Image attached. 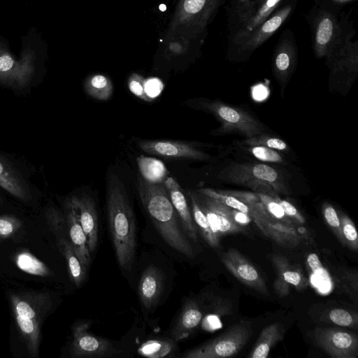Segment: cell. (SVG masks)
Here are the masks:
<instances>
[{
    "label": "cell",
    "instance_id": "74e56055",
    "mask_svg": "<svg viewBox=\"0 0 358 358\" xmlns=\"http://www.w3.org/2000/svg\"><path fill=\"white\" fill-rule=\"evenodd\" d=\"M22 224V221L13 215H0V237L2 239L11 237L21 229Z\"/></svg>",
    "mask_w": 358,
    "mask_h": 358
},
{
    "label": "cell",
    "instance_id": "83f0119b",
    "mask_svg": "<svg viewBox=\"0 0 358 358\" xmlns=\"http://www.w3.org/2000/svg\"><path fill=\"white\" fill-rule=\"evenodd\" d=\"M284 336V329L281 323L273 322L264 328L257 340L249 358H266L271 350Z\"/></svg>",
    "mask_w": 358,
    "mask_h": 358
},
{
    "label": "cell",
    "instance_id": "ac0fdd59",
    "mask_svg": "<svg viewBox=\"0 0 358 358\" xmlns=\"http://www.w3.org/2000/svg\"><path fill=\"white\" fill-rule=\"evenodd\" d=\"M297 63V48L291 34L284 31L273 55V74L281 85H286Z\"/></svg>",
    "mask_w": 358,
    "mask_h": 358
},
{
    "label": "cell",
    "instance_id": "4316f807",
    "mask_svg": "<svg viewBox=\"0 0 358 358\" xmlns=\"http://www.w3.org/2000/svg\"><path fill=\"white\" fill-rule=\"evenodd\" d=\"M57 245L66 260L70 280L74 285L80 287L85 281L87 268L81 262L66 237L57 236Z\"/></svg>",
    "mask_w": 358,
    "mask_h": 358
},
{
    "label": "cell",
    "instance_id": "6da1fadb",
    "mask_svg": "<svg viewBox=\"0 0 358 358\" xmlns=\"http://www.w3.org/2000/svg\"><path fill=\"white\" fill-rule=\"evenodd\" d=\"M108 227L120 266L130 270L136 249V227L127 192L118 176L110 173L106 182Z\"/></svg>",
    "mask_w": 358,
    "mask_h": 358
},
{
    "label": "cell",
    "instance_id": "bcb514c9",
    "mask_svg": "<svg viewBox=\"0 0 358 358\" xmlns=\"http://www.w3.org/2000/svg\"><path fill=\"white\" fill-rule=\"evenodd\" d=\"M231 212L234 221L241 227L248 225L252 221L250 215L245 213L233 208H231Z\"/></svg>",
    "mask_w": 358,
    "mask_h": 358
},
{
    "label": "cell",
    "instance_id": "3957f363",
    "mask_svg": "<svg viewBox=\"0 0 358 358\" xmlns=\"http://www.w3.org/2000/svg\"><path fill=\"white\" fill-rule=\"evenodd\" d=\"M186 106L212 114L221 124L212 131L215 135L238 134L246 138L264 133L265 126L255 117L242 108L218 100L205 98L188 99Z\"/></svg>",
    "mask_w": 358,
    "mask_h": 358
},
{
    "label": "cell",
    "instance_id": "603a6c76",
    "mask_svg": "<svg viewBox=\"0 0 358 358\" xmlns=\"http://www.w3.org/2000/svg\"><path fill=\"white\" fill-rule=\"evenodd\" d=\"M164 287V274L160 268L150 265L142 273L138 288L141 304L146 309L155 307L159 303Z\"/></svg>",
    "mask_w": 358,
    "mask_h": 358
},
{
    "label": "cell",
    "instance_id": "8d00e7d4",
    "mask_svg": "<svg viewBox=\"0 0 358 358\" xmlns=\"http://www.w3.org/2000/svg\"><path fill=\"white\" fill-rule=\"evenodd\" d=\"M329 320L334 324L345 327H357V316L343 308H334L328 313Z\"/></svg>",
    "mask_w": 358,
    "mask_h": 358
},
{
    "label": "cell",
    "instance_id": "b9f144b4",
    "mask_svg": "<svg viewBox=\"0 0 358 358\" xmlns=\"http://www.w3.org/2000/svg\"><path fill=\"white\" fill-rule=\"evenodd\" d=\"M273 197L282 206L287 216L291 219L296 225L305 224V217L293 204L286 200L281 199L279 196Z\"/></svg>",
    "mask_w": 358,
    "mask_h": 358
},
{
    "label": "cell",
    "instance_id": "44dd1931",
    "mask_svg": "<svg viewBox=\"0 0 358 358\" xmlns=\"http://www.w3.org/2000/svg\"><path fill=\"white\" fill-rule=\"evenodd\" d=\"M271 259L278 274L273 288L279 296H287L289 292L290 285L297 290H302L308 287V280L301 269L292 266L285 257L273 255Z\"/></svg>",
    "mask_w": 358,
    "mask_h": 358
},
{
    "label": "cell",
    "instance_id": "e0dca14e",
    "mask_svg": "<svg viewBox=\"0 0 358 358\" xmlns=\"http://www.w3.org/2000/svg\"><path fill=\"white\" fill-rule=\"evenodd\" d=\"M352 31L343 36L338 43L326 57L327 64L332 73H338L346 71L352 78L358 71V43L353 38Z\"/></svg>",
    "mask_w": 358,
    "mask_h": 358
},
{
    "label": "cell",
    "instance_id": "681fc988",
    "mask_svg": "<svg viewBox=\"0 0 358 358\" xmlns=\"http://www.w3.org/2000/svg\"><path fill=\"white\" fill-rule=\"evenodd\" d=\"M250 0H234V2L236 3V6L243 3L245 2H247Z\"/></svg>",
    "mask_w": 358,
    "mask_h": 358
},
{
    "label": "cell",
    "instance_id": "7dc6e473",
    "mask_svg": "<svg viewBox=\"0 0 358 358\" xmlns=\"http://www.w3.org/2000/svg\"><path fill=\"white\" fill-rule=\"evenodd\" d=\"M13 59L8 55H3L0 57V72L6 73L11 70L14 66Z\"/></svg>",
    "mask_w": 358,
    "mask_h": 358
},
{
    "label": "cell",
    "instance_id": "8fae6325",
    "mask_svg": "<svg viewBox=\"0 0 358 358\" xmlns=\"http://www.w3.org/2000/svg\"><path fill=\"white\" fill-rule=\"evenodd\" d=\"M138 146L145 152L169 159H191L208 160V155L198 148V144L192 142L175 140L136 141Z\"/></svg>",
    "mask_w": 358,
    "mask_h": 358
},
{
    "label": "cell",
    "instance_id": "4dcf8cb0",
    "mask_svg": "<svg viewBox=\"0 0 358 358\" xmlns=\"http://www.w3.org/2000/svg\"><path fill=\"white\" fill-rule=\"evenodd\" d=\"M137 163L142 178L150 183H162L168 177V170L160 160L141 155Z\"/></svg>",
    "mask_w": 358,
    "mask_h": 358
},
{
    "label": "cell",
    "instance_id": "d4e9b609",
    "mask_svg": "<svg viewBox=\"0 0 358 358\" xmlns=\"http://www.w3.org/2000/svg\"><path fill=\"white\" fill-rule=\"evenodd\" d=\"M265 229V236L282 247H296L304 239V236L294 226L271 219L266 220Z\"/></svg>",
    "mask_w": 358,
    "mask_h": 358
},
{
    "label": "cell",
    "instance_id": "d6986e66",
    "mask_svg": "<svg viewBox=\"0 0 358 358\" xmlns=\"http://www.w3.org/2000/svg\"><path fill=\"white\" fill-rule=\"evenodd\" d=\"M69 199L76 209L80 223L87 237L89 252L92 254L96 248L99 237V221L94 202L86 194L73 195Z\"/></svg>",
    "mask_w": 358,
    "mask_h": 358
},
{
    "label": "cell",
    "instance_id": "cb8c5ba5",
    "mask_svg": "<svg viewBox=\"0 0 358 358\" xmlns=\"http://www.w3.org/2000/svg\"><path fill=\"white\" fill-rule=\"evenodd\" d=\"M203 319L201 308L195 299H187L171 329V338L178 342L191 336Z\"/></svg>",
    "mask_w": 358,
    "mask_h": 358
},
{
    "label": "cell",
    "instance_id": "7402d4cb",
    "mask_svg": "<svg viewBox=\"0 0 358 358\" xmlns=\"http://www.w3.org/2000/svg\"><path fill=\"white\" fill-rule=\"evenodd\" d=\"M64 207L67 238L81 262L88 268L91 254L88 250L87 237L80 223L76 209L69 198L65 201Z\"/></svg>",
    "mask_w": 358,
    "mask_h": 358
},
{
    "label": "cell",
    "instance_id": "30bf717a",
    "mask_svg": "<svg viewBox=\"0 0 358 358\" xmlns=\"http://www.w3.org/2000/svg\"><path fill=\"white\" fill-rule=\"evenodd\" d=\"M193 192L200 208L209 222L213 232L219 240L223 236L243 231V227L234 221L230 207L196 190Z\"/></svg>",
    "mask_w": 358,
    "mask_h": 358
},
{
    "label": "cell",
    "instance_id": "e575fe53",
    "mask_svg": "<svg viewBox=\"0 0 358 358\" xmlns=\"http://www.w3.org/2000/svg\"><path fill=\"white\" fill-rule=\"evenodd\" d=\"M338 216L344 245L357 252L358 250V234L354 222L345 214L341 213Z\"/></svg>",
    "mask_w": 358,
    "mask_h": 358
},
{
    "label": "cell",
    "instance_id": "277c9868",
    "mask_svg": "<svg viewBox=\"0 0 358 358\" xmlns=\"http://www.w3.org/2000/svg\"><path fill=\"white\" fill-rule=\"evenodd\" d=\"M217 178L227 182L245 185L256 193L271 196L290 194L282 174L263 164H231L222 169Z\"/></svg>",
    "mask_w": 358,
    "mask_h": 358
},
{
    "label": "cell",
    "instance_id": "f6af8a7d",
    "mask_svg": "<svg viewBox=\"0 0 358 358\" xmlns=\"http://www.w3.org/2000/svg\"><path fill=\"white\" fill-rule=\"evenodd\" d=\"M307 264L314 274H317V275L320 274V278H328V275L324 271L322 263L316 254L311 253L308 255L307 257Z\"/></svg>",
    "mask_w": 358,
    "mask_h": 358
},
{
    "label": "cell",
    "instance_id": "d6a6232c",
    "mask_svg": "<svg viewBox=\"0 0 358 358\" xmlns=\"http://www.w3.org/2000/svg\"><path fill=\"white\" fill-rule=\"evenodd\" d=\"M15 262L21 270L29 274L43 277L51 275V271L46 265L29 252L18 253Z\"/></svg>",
    "mask_w": 358,
    "mask_h": 358
},
{
    "label": "cell",
    "instance_id": "9c48e42d",
    "mask_svg": "<svg viewBox=\"0 0 358 358\" xmlns=\"http://www.w3.org/2000/svg\"><path fill=\"white\" fill-rule=\"evenodd\" d=\"M315 343L333 358H357V336L337 328L317 327L314 329Z\"/></svg>",
    "mask_w": 358,
    "mask_h": 358
},
{
    "label": "cell",
    "instance_id": "ffe728a7",
    "mask_svg": "<svg viewBox=\"0 0 358 358\" xmlns=\"http://www.w3.org/2000/svg\"><path fill=\"white\" fill-rule=\"evenodd\" d=\"M163 183L168 191L185 234L189 239L197 243L198 231L193 220L189 204L182 187L172 177H167Z\"/></svg>",
    "mask_w": 358,
    "mask_h": 358
},
{
    "label": "cell",
    "instance_id": "d590c367",
    "mask_svg": "<svg viewBox=\"0 0 358 358\" xmlns=\"http://www.w3.org/2000/svg\"><path fill=\"white\" fill-rule=\"evenodd\" d=\"M261 202L264 205L269 215L274 220L289 225L295 226V223L285 214L282 206L273 196L267 194L257 193Z\"/></svg>",
    "mask_w": 358,
    "mask_h": 358
},
{
    "label": "cell",
    "instance_id": "5bb4252c",
    "mask_svg": "<svg viewBox=\"0 0 358 358\" xmlns=\"http://www.w3.org/2000/svg\"><path fill=\"white\" fill-rule=\"evenodd\" d=\"M291 4L278 8L266 20L240 37L234 39L240 49L245 52H253L267 41L288 18L292 11Z\"/></svg>",
    "mask_w": 358,
    "mask_h": 358
},
{
    "label": "cell",
    "instance_id": "f35d334b",
    "mask_svg": "<svg viewBox=\"0 0 358 358\" xmlns=\"http://www.w3.org/2000/svg\"><path fill=\"white\" fill-rule=\"evenodd\" d=\"M246 150L260 161L272 163H282L284 162L282 157L276 150L259 145L246 146Z\"/></svg>",
    "mask_w": 358,
    "mask_h": 358
},
{
    "label": "cell",
    "instance_id": "f907efd6",
    "mask_svg": "<svg viewBox=\"0 0 358 358\" xmlns=\"http://www.w3.org/2000/svg\"><path fill=\"white\" fill-rule=\"evenodd\" d=\"M335 2H337V3H346V2H349V1H353V0H332Z\"/></svg>",
    "mask_w": 358,
    "mask_h": 358
},
{
    "label": "cell",
    "instance_id": "52a82bcc",
    "mask_svg": "<svg viewBox=\"0 0 358 358\" xmlns=\"http://www.w3.org/2000/svg\"><path fill=\"white\" fill-rule=\"evenodd\" d=\"M92 322L78 320L71 327L72 341L69 348L73 358H109L119 356L122 350L108 339L89 332Z\"/></svg>",
    "mask_w": 358,
    "mask_h": 358
},
{
    "label": "cell",
    "instance_id": "816d5d0a",
    "mask_svg": "<svg viewBox=\"0 0 358 358\" xmlns=\"http://www.w3.org/2000/svg\"><path fill=\"white\" fill-rule=\"evenodd\" d=\"M2 238L0 237V243L1 242Z\"/></svg>",
    "mask_w": 358,
    "mask_h": 358
},
{
    "label": "cell",
    "instance_id": "7c38bea8",
    "mask_svg": "<svg viewBox=\"0 0 358 358\" xmlns=\"http://www.w3.org/2000/svg\"><path fill=\"white\" fill-rule=\"evenodd\" d=\"M343 36L342 27L336 17L322 10L316 16L313 31V45L318 58L327 57Z\"/></svg>",
    "mask_w": 358,
    "mask_h": 358
},
{
    "label": "cell",
    "instance_id": "f1b7e54d",
    "mask_svg": "<svg viewBox=\"0 0 358 358\" xmlns=\"http://www.w3.org/2000/svg\"><path fill=\"white\" fill-rule=\"evenodd\" d=\"M189 206L192 211L193 220L198 233L201 234L203 240L212 248H217L220 245V240L215 236L210 227L209 222L200 208L193 190L187 192Z\"/></svg>",
    "mask_w": 358,
    "mask_h": 358
},
{
    "label": "cell",
    "instance_id": "836d02e7",
    "mask_svg": "<svg viewBox=\"0 0 358 358\" xmlns=\"http://www.w3.org/2000/svg\"><path fill=\"white\" fill-rule=\"evenodd\" d=\"M241 144L244 146H264L278 150H288V145L284 141L264 133L245 138L241 142Z\"/></svg>",
    "mask_w": 358,
    "mask_h": 358
},
{
    "label": "cell",
    "instance_id": "ba28073f",
    "mask_svg": "<svg viewBox=\"0 0 358 358\" xmlns=\"http://www.w3.org/2000/svg\"><path fill=\"white\" fill-rule=\"evenodd\" d=\"M0 187L16 199L33 203L36 188L27 173L6 155L0 154Z\"/></svg>",
    "mask_w": 358,
    "mask_h": 358
},
{
    "label": "cell",
    "instance_id": "ee69618b",
    "mask_svg": "<svg viewBox=\"0 0 358 358\" xmlns=\"http://www.w3.org/2000/svg\"><path fill=\"white\" fill-rule=\"evenodd\" d=\"M222 193L231 195L245 203L249 206L260 201L259 197L256 192H248L242 191L220 190Z\"/></svg>",
    "mask_w": 358,
    "mask_h": 358
},
{
    "label": "cell",
    "instance_id": "2e32d148",
    "mask_svg": "<svg viewBox=\"0 0 358 358\" xmlns=\"http://www.w3.org/2000/svg\"><path fill=\"white\" fill-rule=\"evenodd\" d=\"M284 0H250L236 6L234 13L240 25L234 39L248 33L266 20Z\"/></svg>",
    "mask_w": 358,
    "mask_h": 358
},
{
    "label": "cell",
    "instance_id": "ab89813d",
    "mask_svg": "<svg viewBox=\"0 0 358 358\" xmlns=\"http://www.w3.org/2000/svg\"><path fill=\"white\" fill-rule=\"evenodd\" d=\"M322 212L326 222L337 238L344 245L341 229L340 219L336 210L331 204L325 203L323 206Z\"/></svg>",
    "mask_w": 358,
    "mask_h": 358
},
{
    "label": "cell",
    "instance_id": "f546056e",
    "mask_svg": "<svg viewBox=\"0 0 358 358\" xmlns=\"http://www.w3.org/2000/svg\"><path fill=\"white\" fill-rule=\"evenodd\" d=\"M177 348L176 341L172 338H154L143 343L137 352L149 358L174 357Z\"/></svg>",
    "mask_w": 358,
    "mask_h": 358
},
{
    "label": "cell",
    "instance_id": "8992f818",
    "mask_svg": "<svg viewBox=\"0 0 358 358\" xmlns=\"http://www.w3.org/2000/svg\"><path fill=\"white\" fill-rule=\"evenodd\" d=\"M250 330L245 324H237L219 336L185 351L183 358H224L234 357L247 343Z\"/></svg>",
    "mask_w": 358,
    "mask_h": 358
},
{
    "label": "cell",
    "instance_id": "4fadbf2b",
    "mask_svg": "<svg viewBox=\"0 0 358 358\" xmlns=\"http://www.w3.org/2000/svg\"><path fill=\"white\" fill-rule=\"evenodd\" d=\"M9 299L13 313L36 320L42 324L53 307V300L48 292H11Z\"/></svg>",
    "mask_w": 358,
    "mask_h": 358
},
{
    "label": "cell",
    "instance_id": "c3c4849f",
    "mask_svg": "<svg viewBox=\"0 0 358 358\" xmlns=\"http://www.w3.org/2000/svg\"><path fill=\"white\" fill-rule=\"evenodd\" d=\"M6 204V201L0 196V210L2 209Z\"/></svg>",
    "mask_w": 358,
    "mask_h": 358
},
{
    "label": "cell",
    "instance_id": "7bdbcfd3",
    "mask_svg": "<svg viewBox=\"0 0 358 358\" xmlns=\"http://www.w3.org/2000/svg\"><path fill=\"white\" fill-rule=\"evenodd\" d=\"M164 85L159 78H150L145 80V92L151 101L161 94Z\"/></svg>",
    "mask_w": 358,
    "mask_h": 358
},
{
    "label": "cell",
    "instance_id": "5b68a950",
    "mask_svg": "<svg viewBox=\"0 0 358 358\" xmlns=\"http://www.w3.org/2000/svg\"><path fill=\"white\" fill-rule=\"evenodd\" d=\"M222 0H181L170 22L168 35L194 39L206 28Z\"/></svg>",
    "mask_w": 358,
    "mask_h": 358
},
{
    "label": "cell",
    "instance_id": "9a60e30c",
    "mask_svg": "<svg viewBox=\"0 0 358 358\" xmlns=\"http://www.w3.org/2000/svg\"><path fill=\"white\" fill-rule=\"evenodd\" d=\"M222 264L239 281L262 294L268 295L266 285L253 264L238 250L230 248L221 257Z\"/></svg>",
    "mask_w": 358,
    "mask_h": 358
},
{
    "label": "cell",
    "instance_id": "1f68e13d",
    "mask_svg": "<svg viewBox=\"0 0 358 358\" xmlns=\"http://www.w3.org/2000/svg\"><path fill=\"white\" fill-rule=\"evenodd\" d=\"M84 90L90 97L99 100H108L113 92L111 80L105 75L93 74L86 78Z\"/></svg>",
    "mask_w": 358,
    "mask_h": 358
},
{
    "label": "cell",
    "instance_id": "484cf974",
    "mask_svg": "<svg viewBox=\"0 0 358 358\" xmlns=\"http://www.w3.org/2000/svg\"><path fill=\"white\" fill-rule=\"evenodd\" d=\"M17 330L22 336L28 352L32 357L39 354L42 323L13 313Z\"/></svg>",
    "mask_w": 358,
    "mask_h": 358
},
{
    "label": "cell",
    "instance_id": "7a4b0ae2",
    "mask_svg": "<svg viewBox=\"0 0 358 358\" xmlns=\"http://www.w3.org/2000/svg\"><path fill=\"white\" fill-rule=\"evenodd\" d=\"M137 189L145 210L163 240L175 250L194 258V248L182 228L164 184L150 183L141 177Z\"/></svg>",
    "mask_w": 358,
    "mask_h": 358
},
{
    "label": "cell",
    "instance_id": "60d3db41",
    "mask_svg": "<svg viewBox=\"0 0 358 358\" xmlns=\"http://www.w3.org/2000/svg\"><path fill=\"white\" fill-rule=\"evenodd\" d=\"M145 79L140 74L134 73L128 78V87L130 92L143 101L150 102V99L145 92Z\"/></svg>",
    "mask_w": 358,
    "mask_h": 358
}]
</instances>
